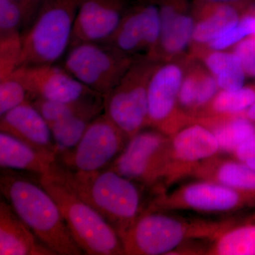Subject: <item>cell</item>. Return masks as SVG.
Here are the masks:
<instances>
[{
	"label": "cell",
	"instance_id": "cell-18",
	"mask_svg": "<svg viewBox=\"0 0 255 255\" xmlns=\"http://www.w3.org/2000/svg\"><path fill=\"white\" fill-rule=\"evenodd\" d=\"M0 130L57 161L56 149L49 126L29 100L0 117Z\"/></svg>",
	"mask_w": 255,
	"mask_h": 255
},
{
	"label": "cell",
	"instance_id": "cell-12",
	"mask_svg": "<svg viewBox=\"0 0 255 255\" xmlns=\"http://www.w3.org/2000/svg\"><path fill=\"white\" fill-rule=\"evenodd\" d=\"M220 153L219 142L209 128L199 123L182 128L170 136L163 191L187 179L203 161Z\"/></svg>",
	"mask_w": 255,
	"mask_h": 255
},
{
	"label": "cell",
	"instance_id": "cell-13",
	"mask_svg": "<svg viewBox=\"0 0 255 255\" xmlns=\"http://www.w3.org/2000/svg\"><path fill=\"white\" fill-rule=\"evenodd\" d=\"M161 33L159 9L154 1L127 9L118 27L104 43L132 57L150 58L158 45Z\"/></svg>",
	"mask_w": 255,
	"mask_h": 255
},
{
	"label": "cell",
	"instance_id": "cell-8",
	"mask_svg": "<svg viewBox=\"0 0 255 255\" xmlns=\"http://www.w3.org/2000/svg\"><path fill=\"white\" fill-rule=\"evenodd\" d=\"M63 68L78 81L105 97L117 86L137 57L105 43H82L67 51Z\"/></svg>",
	"mask_w": 255,
	"mask_h": 255
},
{
	"label": "cell",
	"instance_id": "cell-16",
	"mask_svg": "<svg viewBox=\"0 0 255 255\" xmlns=\"http://www.w3.org/2000/svg\"><path fill=\"white\" fill-rule=\"evenodd\" d=\"M127 9L126 0H81L69 48L82 43L107 41Z\"/></svg>",
	"mask_w": 255,
	"mask_h": 255
},
{
	"label": "cell",
	"instance_id": "cell-28",
	"mask_svg": "<svg viewBox=\"0 0 255 255\" xmlns=\"http://www.w3.org/2000/svg\"><path fill=\"white\" fill-rule=\"evenodd\" d=\"M27 100V90L14 73L0 80V117Z\"/></svg>",
	"mask_w": 255,
	"mask_h": 255
},
{
	"label": "cell",
	"instance_id": "cell-26",
	"mask_svg": "<svg viewBox=\"0 0 255 255\" xmlns=\"http://www.w3.org/2000/svg\"><path fill=\"white\" fill-rule=\"evenodd\" d=\"M255 102V86H243L234 91L220 90L205 110L195 119L244 114Z\"/></svg>",
	"mask_w": 255,
	"mask_h": 255
},
{
	"label": "cell",
	"instance_id": "cell-30",
	"mask_svg": "<svg viewBox=\"0 0 255 255\" xmlns=\"http://www.w3.org/2000/svg\"><path fill=\"white\" fill-rule=\"evenodd\" d=\"M21 53V34L0 38V80L17 68Z\"/></svg>",
	"mask_w": 255,
	"mask_h": 255
},
{
	"label": "cell",
	"instance_id": "cell-7",
	"mask_svg": "<svg viewBox=\"0 0 255 255\" xmlns=\"http://www.w3.org/2000/svg\"><path fill=\"white\" fill-rule=\"evenodd\" d=\"M147 207L166 211H189L201 214H231L255 207V194L219 183L196 179L172 191L155 194Z\"/></svg>",
	"mask_w": 255,
	"mask_h": 255
},
{
	"label": "cell",
	"instance_id": "cell-34",
	"mask_svg": "<svg viewBox=\"0 0 255 255\" xmlns=\"http://www.w3.org/2000/svg\"><path fill=\"white\" fill-rule=\"evenodd\" d=\"M245 116L247 118L255 123V102L245 112Z\"/></svg>",
	"mask_w": 255,
	"mask_h": 255
},
{
	"label": "cell",
	"instance_id": "cell-25",
	"mask_svg": "<svg viewBox=\"0 0 255 255\" xmlns=\"http://www.w3.org/2000/svg\"><path fill=\"white\" fill-rule=\"evenodd\" d=\"M104 110V105L75 114L50 126L57 158L73 148L92 121Z\"/></svg>",
	"mask_w": 255,
	"mask_h": 255
},
{
	"label": "cell",
	"instance_id": "cell-3",
	"mask_svg": "<svg viewBox=\"0 0 255 255\" xmlns=\"http://www.w3.org/2000/svg\"><path fill=\"white\" fill-rule=\"evenodd\" d=\"M51 172L103 216L119 237L145 209L139 184L110 168L83 173L56 161Z\"/></svg>",
	"mask_w": 255,
	"mask_h": 255
},
{
	"label": "cell",
	"instance_id": "cell-33",
	"mask_svg": "<svg viewBox=\"0 0 255 255\" xmlns=\"http://www.w3.org/2000/svg\"><path fill=\"white\" fill-rule=\"evenodd\" d=\"M193 1L204 3H215V4H231L246 9H249L255 5V0H193Z\"/></svg>",
	"mask_w": 255,
	"mask_h": 255
},
{
	"label": "cell",
	"instance_id": "cell-14",
	"mask_svg": "<svg viewBox=\"0 0 255 255\" xmlns=\"http://www.w3.org/2000/svg\"><path fill=\"white\" fill-rule=\"evenodd\" d=\"M12 73L23 82L29 101L71 102L102 96L78 81L63 67L54 64L20 67Z\"/></svg>",
	"mask_w": 255,
	"mask_h": 255
},
{
	"label": "cell",
	"instance_id": "cell-29",
	"mask_svg": "<svg viewBox=\"0 0 255 255\" xmlns=\"http://www.w3.org/2000/svg\"><path fill=\"white\" fill-rule=\"evenodd\" d=\"M25 16L22 9L13 0H0V38L22 33Z\"/></svg>",
	"mask_w": 255,
	"mask_h": 255
},
{
	"label": "cell",
	"instance_id": "cell-32",
	"mask_svg": "<svg viewBox=\"0 0 255 255\" xmlns=\"http://www.w3.org/2000/svg\"><path fill=\"white\" fill-rule=\"evenodd\" d=\"M13 1L19 4L23 10L25 16V26L23 31H24L36 16L42 0H13Z\"/></svg>",
	"mask_w": 255,
	"mask_h": 255
},
{
	"label": "cell",
	"instance_id": "cell-6",
	"mask_svg": "<svg viewBox=\"0 0 255 255\" xmlns=\"http://www.w3.org/2000/svg\"><path fill=\"white\" fill-rule=\"evenodd\" d=\"M159 62L135 58L118 85L104 97V111L128 140L148 127V87Z\"/></svg>",
	"mask_w": 255,
	"mask_h": 255
},
{
	"label": "cell",
	"instance_id": "cell-11",
	"mask_svg": "<svg viewBox=\"0 0 255 255\" xmlns=\"http://www.w3.org/2000/svg\"><path fill=\"white\" fill-rule=\"evenodd\" d=\"M127 137L105 114L96 117L80 141L57 162L75 172L90 173L108 168L125 147Z\"/></svg>",
	"mask_w": 255,
	"mask_h": 255
},
{
	"label": "cell",
	"instance_id": "cell-27",
	"mask_svg": "<svg viewBox=\"0 0 255 255\" xmlns=\"http://www.w3.org/2000/svg\"><path fill=\"white\" fill-rule=\"evenodd\" d=\"M30 102L41 113L50 127L52 124L75 114L103 106L104 97L96 96L71 102H53L41 99H36Z\"/></svg>",
	"mask_w": 255,
	"mask_h": 255
},
{
	"label": "cell",
	"instance_id": "cell-15",
	"mask_svg": "<svg viewBox=\"0 0 255 255\" xmlns=\"http://www.w3.org/2000/svg\"><path fill=\"white\" fill-rule=\"evenodd\" d=\"M161 21L157 48L150 59L164 63L187 56L194 19L190 0H155Z\"/></svg>",
	"mask_w": 255,
	"mask_h": 255
},
{
	"label": "cell",
	"instance_id": "cell-23",
	"mask_svg": "<svg viewBox=\"0 0 255 255\" xmlns=\"http://www.w3.org/2000/svg\"><path fill=\"white\" fill-rule=\"evenodd\" d=\"M196 60H201L214 75L220 90L234 91L244 86L247 75L234 52L208 50Z\"/></svg>",
	"mask_w": 255,
	"mask_h": 255
},
{
	"label": "cell",
	"instance_id": "cell-9",
	"mask_svg": "<svg viewBox=\"0 0 255 255\" xmlns=\"http://www.w3.org/2000/svg\"><path fill=\"white\" fill-rule=\"evenodd\" d=\"M170 137L154 128L143 130L128 139L108 168L153 189L163 191Z\"/></svg>",
	"mask_w": 255,
	"mask_h": 255
},
{
	"label": "cell",
	"instance_id": "cell-31",
	"mask_svg": "<svg viewBox=\"0 0 255 255\" xmlns=\"http://www.w3.org/2000/svg\"><path fill=\"white\" fill-rule=\"evenodd\" d=\"M247 76L255 77V36L247 37L233 47Z\"/></svg>",
	"mask_w": 255,
	"mask_h": 255
},
{
	"label": "cell",
	"instance_id": "cell-17",
	"mask_svg": "<svg viewBox=\"0 0 255 255\" xmlns=\"http://www.w3.org/2000/svg\"><path fill=\"white\" fill-rule=\"evenodd\" d=\"M248 9L231 4L193 1L194 24L189 56L197 60L210 43L236 26Z\"/></svg>",
	"mask_w": 255,
	"mask_h": 255
},
{
	"label": "cell",
	"instance_id": "cell-24",
	"mask_svg": "<svg viewBox=\"0 0 255 255\" xmlns=\"http://www.w3.org/2000/svg\"><path fill=\"white\" fill-rule=\"evenodd\" d=\"M207 255H255V214L225 231L211 243Z\"/></svg>",
	"mask_w": 255,
	"mask_h": 255
},
{
	"label": "cell",
	"instance_id": "cell-2",
	"mask_svg": "<svg viewBox=\"0 0 255 255\" xmlns=\"http://www.w3.org/2000/svg\"><path fill=\"white\" fill-rule=\"evenodd\" d=\"M0 190L20 219L55 255L84 254L74 241L56 201L41 183L3 169Z\"/></svg>",
	"mask_w": 255,
	"mask_h": 255
},
{
	"label": "cell",
	"instance_id": "cell-1",
	"mask_svg": "<svg viewBox=\"0 0 255 255\" xmlns=\"http://www.w3.org/2000/svg\"><path fill=\"white\" fill-rule=\"evenodd\" d=\"M172 213L146 207L120 236L124 254L172 255L189 241H214L239 220L187 218Z\"/></svg>",
	"mask_w": 255,
	"mask_h": 255
},
{
	"label": "cell",
	"instance_id": "cell-21",
	"mask_svg": "<svg viewBox=\"0 0 255 255\" xmlns=\"http://www.w3.org/2000/svg\"><path fill=\"white\" fill-rule=\"evenodd\" d=\"M55 162L16 137L0 132L1 169L24 171L40 177L50 173Z\"/></svg>",
	"mask_w": 255,
	"mask_h": 255
},
{
	"label": "cell",
	"instance_id": "cell-22",
	"mask_svg": "<svg viewBox=\"0 0 255 255\" xmlns=\"http://www.w3.org/2000/svg\"><path fill=\"white\" fill-rule=\"evenodd\" d=\"M214 133L223 153L233 154L243 142L255 135V123L244 114L223 117H203L194 119Z\"/></svg>",
	"mask_w": 255,
	"mask_h": 255
},
{
	"label": "cell",
	"instance_id": "cell-5",
	"mask_svg": "<svg viewBox=\"0 0 255 255\" xmlns=\"http://www.w3.org/2000/svg\"><path fill=\"white\" fill-rule=\"evenodd\" d=\"M80 1L42 0L33 21L21 33L17 68L52 65L68 51Z\"/></svg>",
	"mask_w": 255,
	"mask_h": 255
},
{
	"label": "cell",
	"instance_id": "cell-19",
	"mask_svg": "<svg viewBox=\"0 0 255 255\" xmlns=\"http://www.w3.org/2000/svg\"><path fill=\"white\" fill-rule=\"evenodd\" d=\"M14 209L0 202V255H53Z\"/></svg>",
	"mask_w": 255,
	"mask_h": 255
},
{
	"label": "cell",
	"instance_id": "cell-4",
	"mask_svg": "<svg viewBox=\"0 0 255 255\" xmlns=\"http://www.w3.org/2000/svg\"><path fill=\"white\" fill-rule=\"evenodd\" d=\"M39 182L56 201L74 241L84 254L124 255L117 231L61 179L50 172L40 176Z\"/></svg>",
	"mask_w": 255,
	"mask_h": 255
},
{
	"label": "cell",
	"instance_id": "cell-20",
	"mask_svg": "<svg viewBox=\"0 0 255 255\" xmlns=\"http://www.w3.org/2000/svg\"><path fill=\"white\" fill-rule=\"evenodd\" d=\"M188 178L209 180L255 194V169L239 159L216 155L203 161Z\"/></svg>",
	"mask_w": 255,
	"mask_h": 255
},
{
	"label": "cell",
	"instance_id": "cell-10",
	"mask_svg": "<svg viewBox=\"0 0 255 255\" xmlns=\"http://www.w3.org/2000/svg\"><path fill=\"white\" fill-rule=\"evenodd\" d=\"M189 55L157 65L148 87V127L170 137L193 119L179 106V92Z\"/></svg>",
	"mask_w": 255,
	"mask_h": 255
}]
</instances>
